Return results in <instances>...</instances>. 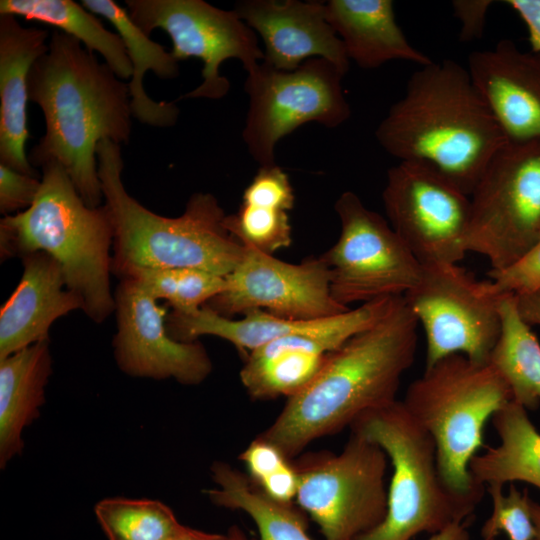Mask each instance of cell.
<instances>
[{
    "instance_id": "obj_6",
    "label": "cell",
    "mask_w": 540,
    "mask_h": 540,
    "mask_svg": "<svg viewBox=\"0 0 540 540\" xmlns=\"http://www.w3.org/2000/svg\"><path fill=\"white\" fill-rule=\"evenodd\" d=\"M401 401L433 438L439 472L448 488L482 500L486 488L475 483L469 465L484 447L486 423L512 401L499 372L489 362L452 354L426 367Z\"/></svg>"
},
{
    "instance_id": "obj_19",
    "label": "cell",
    "mask_w": 540,
    "mask_h": 540,
    "mask_svg": "<svg viewBox=\"0 0 540 540\" xmlns=\"http://www.w3.org/2000/svg\"><path fill=\"white\" fill-rule=\"evenodd\" d=\"M471 80L510 142L540 139V54L509 39L473 51Z\"/></svg>"
},
{
    "instance_id": "obj_17",
    "label": "cell",
    "mask_w": 540,
    "mask_h": 540,
    "mask_svg": "<svg viewBox=\"0 0 540 540\" xmlns=\"http://www.w3.org/2000/svg\"><path fill=\"white\" fill-rule=\"evenodd\" d=\"M377 318L373 305L362 304L314 328L271 341L246 354L241 383L255 400L295 396L315 379L329 353L371 327Z\"/></svg>"
},
{
    "instance_id": "obj_28",
    "label": "cell",
    "mask_w": 540,
    "mask_h": 540,
    "mask_svg": "<svg viewBox=\"0 0 540 540\" xmlns=\"http://www.w3.org/2000/svg\"><path fill=\"white\" fill-rule=\"evenodd\" d=\"M501 332L489 363L508 385L512 401L526 410L540 405V343L521 317L514 295L499 303Z\"/></svg>"
},
{
    "instance_id": "obj_44",
    "label": "cell",
    "mask_w": 540,
    "mask_h": 540,
    "mask_svg": "<svg viewBox=\"0 0 540 540\" xmlns=\"http://www.w3.org/2000/svg\"><path fill=\"white\" fill-rule=\"evenodd\" d=\"M233 529L237 540H249L246 534L238 526H233Z\"/></svg>"
},
{
    "instance_id": "obj_27",
    "label": "cell",
    "mask_w": 540,
    "mask_h": 540,
    "mask_svg": "<svg viewBox=\"0 0 540 540\" xmlns=\"http://www.w3.org/2000/svg\"><path fill=\"white\" fill-rule=\"evenodd\" d=\"M22 17L47 24L99 53L120 79L131 78L132 66L120 36L83 5L72 0H1L0 15Z\"/></svg>"
},
{
    "instance_id": "obj_43",
    "label": "cell",
    "mask_w": 540,
    "mask_h": 540,
    "mask_svg": "<svg viewBox=\"0 0 540 540\" xmlns=\"http://www.w3.org/2000/svg\"><path fill=\"white\" fill-rule=\"evenodd\" d=\"M530 509L536 532L534 540H540V504L531 499Z\"/></svg>"
},
{
    "instance_id": "obj_3",
    "label": "cell",
    "mask_w": 540,
    "mask_h": 540,
    "mask_svg": "<svg viewBox=\"0 0 540 540\" xmlns=\"http://www.w3.org/2000/svg\"><path fill=\"white\" fill-rule=\"evenodd\" d=\"M375 135L393 157L435 166L469 196L508 142L467 68L451 59L416 70Z\"/></svg>"
},
{
    "instance_id": "obj_35",
    "label": "cell",
    "mask_w": 540,
    "mask_h": 540,
    "mask_svg": "<svg viewBox=\"0 0 540 540\" xmlns=\"http://www.w3.org/2000/svg\"><path fill=\"white\" fill-rule=\"evenodd\" d=\"M40 187L41 180L36 176L0 164V213L9 216L28 209Z\"/></svg>"
},
{
    "instance_id": "obj_5",
    "label": "cell",
    "mask_w": 540,
    "mask_h": 540,
    "mask_svg": "<svg viewBox=\"0 0 540 540\" xmlns=\"http://www.w3.org/2000/svg\"><path fill=\"white\" fill-rule=\"evenodd\" d=\"M41 187L26 210L0 221L1 260L43 251L62 267L67 287L97 324L115 310L111 291L114 229L106 206L89 207L56 161L41 166Z\"/></svg>"
},
{
    "instance_id": "obj_21",
    "label": "cell",
    "mask_w": 540,
    "mask_h": 540,
    "mask_svg": "<svg viewBox=\"0 0 540 540\" xmlns=\"http://www.w3.org/2000/svg\"><path fill=\"white\" fill-rule=\"evenodd\" d=\"M49 32L0 15V164L36 176L26 154L28 77L48 50Z\"/></svg>"
},
{
    "instance_id": "obj_25",
    "label": "cell",
    "mask_w": 540,
    "mask_h": 540,
    "mask_svg": "<svg viewBox=\"0 0 540 540\" xmlns=\"http://www.w3.org/2000/svg\"><path fill=\"white\" fill-rule=\"evenodd\" d=\"M491 423L499 443L472 458L469 471L475 483L487 488L520 481L540 489V432L527 410L510 401Z\"/></svg>"
},
{
    "instance_id": "obj_36",
    "label": "cell",
    "mask_w": 540,
    "mask_h": 540,
    "mask_svg": "<svg viewBox=\"0 0 540 540\" xmlns=\"http://www.w3.org/2000/svg\"><path fill=\"white\" fill-rule=\"evenodd\" d=\"M247 470V475L256 485L282 468L288 458L273 444L256 437L239 455Z\"/></svg>"
},
{
    "instance_id": "obj_40",
    "label": "cell",
    "mask_w": 540,
    "mask_h": 540,
    "mask_svg": "<svg viewBox=\"0 0 540 540\" xmlns=\"http://www.w3.org/2000/svg\"><path fill=\"white\" fill-rule=\"evenodd\" d=\"M518 311L528 325L540 326V289L529 294L515 296Z\"/></svg>"
},
{
    "instance_id": "obj_16",
    "label": "cell",
    "mask_w": 540,
    "mask_h": 540,
    "mask_svg": "<svg viewBox=\"0 0 540 540\" xmlns=\"http://www.w3.org/2000/svg\"><path fill=\"white\" fill-rule=\"evenodd\" d=\"M114 300V358L122 372L184 385H198L211 374L213 364L205 347L198 340H175L167 330L166 307L140 282L120 279Z\"/></svg>"
},
{
    "instance_id": "obj_22",
    "label": "cell",
    "mask_w": 540,
    "mask_h": 540,
    "mask_svg": "<svg viewBox=\"0 0 540 540\" xmlns=\"http://www.w3.org/2000/svg\"><path fill=\"white\" fill-rule=\"evenodd\" d=\"M327 20L343 42L349 60L375 69L393 60L425 66L433 61L413 47L398 26L390 0H330Z\"/></svg>"
},
{
    "instance_id": "obj_8",
    "label": "cell",
    "mask_w": 540,
    "mask_h": 540,
    "mask_svg": "<svg viewBox=\"0 0 540 540\" xmlns=\"http://www.w3.org/2000/svg\"><path fill=\"white\" fill-rule=\"evenodd\" d=\"M388 463L377 443L351 431L340 452L307 454L293 462L295 501L324 540H356L385 518Z\"/></svg>"
},
{
    "instance_id": "obj_29",
    "label": "cell",
    "mask_w": 540,
    "mask_h": 540,
    "mask_svg": "<svg viewBox=\"0 0 540 540\" xmlns=\"http://www.w3.org/2000/svg\"><path fill=\"white\" fill-rule=\"evenodd\" d=\"M108 540H170L182 525L159 500L111 497L94 508Z\"/></svg>"
},
{
    "instance_id": "obj_30",
    "label": "cell",
    "mask_w": 540,
    "mask_h": 540,
    "mask_svg": "<svg viewBox=\"0 0 540 540\" xmlns=\"http://www.w3.org/2000/svg\"><path fill=\"white\" fill-rule=\"evenodd\" d=\"M134 278L157 300L173 311L193 313L226 288V277L200 269H138L123 278ZM122 279V278H121Z\"/></svg>"
},
{
    "instance_id": "obj_24",
    "label": "cell",
    "mask_w": 540,
    "mask_h": 540,
    "mask_svg": "<svg viewBox=\"0 0 540 540\" xmlns=\"http://www.w3.org/2000/svg\"><path fill=\"white\" fill-rule=\"evenodd\" d=\"M93 14L108 20L122 39L132 66L128 83L131 111L134 118L153 127L175 125L180 110L174 101H155L143 87V78L152 71L161 79L179 75L178 62L161 44L153 41L130 17L126 8L112 0H82Z\"/></svg>"
},
{
    "instance_id": "obj_14",
    "label": "cell",
    "mask_w": 540,
    "mask_h": 540,
    "mask_svg": "<svg viewBox=\"0 0 540 540\" xmlns=\"http://www.w3.org/2000/svg\"><path fill=\"white\" fill-rule=\"evenodd\" d=\"M131 19L150 36L155 29L167 33L177 62L198 58L203 63L202 83L181 98L221 99L230 89L220 74L228 59L242 62L249 72L264 59L256 33L234 11L203 0H126Z\"/></svg>"
},
{
    "instance_id": "obj_11",
    "label": "cell",
    "mask_w": 540,
    "mask_h": 540,
    "mask_svg": "<svg viewBox=\"0 0 540 540\" xmlns=\"http://www.w3.org/2000/svg\"><path fill=\"white\" fill-rule=\"evenodd\" d=\"M498 295L459 264L422 265L403 298L426 336V367L462 354L486 363L501 332Z\"/></svg>"
},
{
    "instance_id": "obj_23",
    "label": "cell",
    "mask_w": 540,
    "mask_h": 540,
    "mask_svg": "<svg viewBox=\"0 0 540 540\" xmlns=\"http://www.w3.org/2000/svg\"><path fill=\"white\" fill-rule=\"evenodd\" d=\"M52 374L49 340L0 360V468L21 455L22 434L40 414Z\"/></svg>"
},
{
    "instance_id": "obj_7",
    "label": "cell",
    "mask_w": 540,
    "mask_h": 540,
    "mask_svg": "<svg viewBox=\"0 0 540 540\" xmlns=\"http://www.w3.org/2000/svg\"><path fill=\"white\" fill-rule=\"evenodd\" d=\"M350 431L377 443L392 466L385 518L356 540H413L474 516L481 500L448 488L439 472L433 438L401 400L366 412Z\"/></svg>"
},
{
    "instance_id": "obj_10",
    "label": "cell",
    "mask_w": 540,
    "mask_h": 540,
    "mask_svg": "<svg viewBox=\"0 0 540 540\" xmlns=\"http://www.w3.org/2000/svg\"><path fill=\"white\" fill-rule=\"evenodd\" d=\"M247 73L249 108L242 136L260 166L276 163L277 143L298 127L317 122L334 128L351 116L342 86L345 73L326 59H309L293 71L261 62Z\"/></svg>"
},
{
    "instance_id": "obj_32",
    "label": "cell",
    "mask_w": 540,
    "mask_h": 540,
    "mask_svg": "<svg viewBox=\"0 0 540 540\" xmlns=\"http://www.w3.org/2000/svg\"><path fill=\"white\" fill-rule=\"evenodd\" d=\"M486 491L491 497L492 510L482 526V540H496L500 533L508 540H534L536 532L528 490L520 491L511 483L506 494L503 486H489Z\"/></svg>"
},
{
    "instance_id": "obj_2",
    "label": "cell",
    "mask_w": 540,
    "mask_h": 540,
    "mask_svg": "<svg viewBox=\"0 0 540 540\" xmlns=\"http://www.w3.org/2000/svg\"><path fill=\"white\" fill-rule=\"evenodd\" d=\"M418 325L400 296L377 323L329 353L315 379L287 399L258 437L293 460L312 442L397 401L402 377L416 358Z\"/></svg>"
},
{
    "instance_id": "obj_38",
    "label": "cell",
    "mask_w": 540,
    "mask_h": 540,
    "mask_svg": "<svg viewBox=\"0 0 540 540\" xmlns=\"http://www.w3.org/2000/svg\"><path fill=\"white\" fill-rule=\"evenodd\" d=\"M257 486L272 500L292 504L298 492V474L293 461H289Z\"/></svg>"
},
{
    "instance_id": "obj_1",
    "label": "cell",
    "mask_w": 540,
    "mask_h": 540,
    "mask_svg": "<svg viewBox=\"0 0 540 540\" xmlns=\"http://www.w3.org/2000/svg\"><path fill=\"white\" fill-rule=\"evenodd\" d=\"M28 97L45 121V134L28 154L30 164L58 162L85 204L101 206L96 149L103 140L129 142L128 83L79 40L54 30L47 52L29 72Z\"/></svg>"
},
{
    "instance_id": "obj_9",
    "label": "cell",
    "mask_w": 540,
    "mask_h": 540,
    "mask_svg": "<svg viewBox=\"0 0 540 540\" xmlns=\"http://www.w3.org/2000/svg\"><path fill=\"white\" fill-rule=\"evenodd\" d=\"M466 247L492 272L521 259L540 239V139L508 141L470 195Z\"/></svg>"
},
{
    "instance_id": "obj_4",
    "label": "cell",
    "mask_w": 540,
    "mask_h": 540,
    "mask_svg": "<svg viewBox=\"0 0 540 540\" xmlns=\"http://www.w3.org/2000/svg\"><path fill=\"white\" fill-rule=\"evenodd\" d=\"M96 155L104 205L114 229V275L121 279L144 268H192L226 277L236 268L245 247L227 230V214L214 195L193 194L178 217L158 215L125 189L119 144L103 140Z\"/></svg>"
},
{
    "instance_id": "obj_37",
    "label": "cell",
    "mask_w": 540,
    "mask_h": 540,
    "mask_svg": "<svg viewBox=\"0 0 540 540\" xmlns=\"http://www.w3.org/2000/svg\"><path fill=\"white\" fill-rule=\"evenodd\" d=\"M493 1L456 0L452 2L454 15L461 23L460 40L470 41L480 38L484 29L485 18Z\"/></svg>"
},
{
    "instance_id": "obj_18",
    "label": "cell",
    "mask_w": 540,
    "mask_h": 540,
    "mask_svg": "<svg viewBox=\"0 0 540 540\" xmlns=\"http://www.w3.org/2000/svg\"><path fill=\"white\" fill-rule=\"evenodd\" d=\"M234 11L261 37L262 62L274 69L293 71L309 59L323 58L345 74L349 70L350 60L327 20L325 3L244 0Z\"/></svg>"
},
{
    "instance_id": "obj_20",
    "label": "cell",
    "mask_w": 540,
    "mask_h": 540,
    "mask_svg": "<svg viewBox=\"0 0 540 540\" xmlns=\"http://www.w3.org/2000/svg\"><path fill=\"white\" fill-rule=\"evenodd\" d=\"M21 260V279L0 310V360L49 340L57 319L82 310L80 298L67 287L62 267L51 255L36 251Z\"/></svg>"
},
{
    "instance_id": "obj_12",
    "label": "cell",
    "mask_w": 540,
    "mask_h": 540,
    "mask_svg": "<svg viewBox=\"0 0 540 540\" xmlns=\"http://www.w3.org/2000/svg\"><path fill=\"white\" fill-rule=\"evenodd\" d=\"M334 209L340 234L321 255L330 271L333 298L348 307L407 293L419 280L422 265L389 222L351 191L338 197Z\"/></svg>"
},
{
    "instance_id": "obj_39",
    "label": "cell",
    "mask_w": 540,
    "mask_h": 540,
    "mask_svg": "<svg viewBox=\"0 0 540 540\" xmlns=\"http://www.w3.org/2000/svg\"><path fill=\"white\" fill-rule=\"evenodd\" d=\"M526 24L531 51L540 54V0L505 1Z\"/></svg>"
},
{
    "instance_id": "obj_13",
    "label": "cell",
    "mask_w": 540,
    "mask_h": 540,
    "mask_svg": "<svg viewBox=\"0 0 540 540\" xmlns=\"http://www.w3.org/2000/svg\"><path fill=\"white\" fill-rule=\"evenodd\" d=\"M382 200L389 224L421 265L465 257L470 196L438 168L400 161L387 172Z\"/></svg>"
},
{
    "instance_id": "obj_15",
    "label": "cell",
    "mask_w": 540,
    "mask_h": 540,
    "mask_svg": "<svg viewBox=\"0 0 540 540\" xmlns=\"http://www.w3.org/2000/svg\"><path fill=\"white\" fill-rule=\"evenodd\" d=\"M244 255L226 276V288L204 306L233 318L253 310L292 320H320L348 309L331 294L322 256L292 264L244 245Z\"/></svg>"
},
{
    "instance_id": "obj_31",
    "label": "cell",
    "mask_w": 540,
    "mask_h": 540,
    "mask_svg": "<svg viewBox=\"0 0 540 540\" xmlns=\"http://www.w3.org/2000/svg\"><path fill=\"white\" fill-rule=\"evenodd\" d=\"M225 226L242 245L267 254L292 243L288 212L268 205L242 202L236 213L226 215Z\"/></svg>"
},
{
    "instance_id": "obj_42",
    "label": "cell",
    "mask_w": 540,
    "mask_h": 540,
    "mask_svg": "<svg viewBox=\"0 0 540 540\" xmlns=\"http://www.w3.org/2000/svg\"><path fill=\"white\" fill-rule=\"evenodd\" d=\"M473 519L474 516L453 522L441 531L432 534L428 540H470L469 526Z\"/></svg>"
},
{
    "instance_id": "obj_34",
    "label": "cell",
    "mask_w": 540,
    "mask_h": 540,
    "mask_svg": "<svg viewBox=\"0 0 540 540\" xmlns=\"http://www.w3.org/2000/svg\"><path fill=\"white\" fill-rule=\"evenodd\" d=\"M498 295L520 296L540 289V239L516 263L498 271H489Z\"/></svg>"
},
{
    "instance_id": "obj_33",
    "label": "cell",
    "mask_w": 540,
    "mask_h": 540,
    "mask_svg": "<svg viewBox=\"0 0 540 540\" xmlns=\"http://www.w3.org/2000/svg\"><path fill=\"white\" fill-rule=\"evenodd\" d=\"M242 202L268 205L287 212L292 210L295 195L287 173L276 163L260 166L244 189Z\"/></svg>"
},
{
    "instance_id": "obj_26",
    "label": "cell",
    "mask_w": 540,
    "mask_h": 540,
    "mask_svg": "<svg viewBox=\"0 0 540 540\" xmlns=\"http://www.w3.org/2000/svg\"><path fill=\"white\" fill-rule=\"evenodd\" d=\"M214 488L205 490L219 507L240 510L255 523L257 540H313L308 533L307 515L299 507L267 497L248 475L223 461L211 465Z\"/></svg>"
},
{
    "instance_id": "obj_41",
    "label": "cell",
    "mask_w": 540,
    "mask_h": 540,
    "mask_svg": "<svg viewBox=\"0 0 540 540\" xmlns=\"http://www.w3.org/2000/svg\"><path fill=\"white\" fill-rule=\"evenodd\" d=\"M170 540H237L233 526L226 534L209 533L181 525Z\"/></svg>"
}]
</instances>
